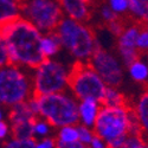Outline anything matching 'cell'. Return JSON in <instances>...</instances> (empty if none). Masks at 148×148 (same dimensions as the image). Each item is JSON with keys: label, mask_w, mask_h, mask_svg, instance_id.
<instances>
[{"label": "cell", "mask_w": 148, "mask_h": 148, "mask_svg": "<svg viewBox=\"0 0 148 148\" xmlns=\"http://www.w3.org/2000/svg\"><path fill=\"white\" fill-rule=\"evenodd\" d=\"M0 34L6 42L10 63L24 69H34L44 60L39 50L42 32L23 17L0 25Z\"/></svg>", "instance_id": "obj_1"}, {"label": "cell", "mask_w": 148, "mask_h": 148, "mask_svg": "<svg viewBox=\"0 0 148 148\" xmlns=\"http://www.w3.org/2000/svg\"><path fill=\"white\" fill-rule=\"evenodd\" d=\"M55 32L62 43V47L75 62H89L96 49L101 45L94 29L87 23L63 17Z\"/></svg>", "instance_id": "obj_2"}, {"label": "cell", "mask_w": 148, "mask_h": 148, "mask_svg": "<svg viewBox=\"0 0 148 148\" xmlns=\"http://www.w3.org/2000/svg\"><path fill=\"white\" fill-rule=\"evenodd\" d=\"M39 116L49 121L55 129L78 125V100L69 90L38 96Z\"/></svg>", "instance_id": "obj_3"}, {"label": "cell", "mask_w": 148, "mask_h": 148, "mask_svg": "<svg viewBox=\"0 0 148 148\" xmlns=\"http://www.w3.org/2000/svg\"><path fill=\"white\" fill-rule=\"evenodd\" d=\"M71 65L55 58H46L32 69L31 79L33 95L43 96L68 90Z\"/></svg>", "instance_id": "obj_4"}, {"label": "cell", "mask_w": 148, "mask_h": 148, "mask_svg": "<svg viewBox=\"0 0 148 148\" xmlns=\"http://www.w3.org/2000/svg\"><path fill=\"white\" fill-rule=\"evenodd\" d=\"M25 70L11 63L0 68V100L3 106L10 108L27 101L33 95L32 79Z\"/></svg>", "instance_id": "obj_5"}, {"label": "cell", "mask_w": 148, "mask_h": 148, "mask_svg": "<svg viewBox=\"0 0 148 148\" xmlns=\"http://www.w3.org/2000/svg\"><path fill=\"white\" fill-rule=\"evenodd\" d=\"M107 87L88 62H73L71 64L68 90L78 101L96 100L101 102Z\"/></svg>", "instance_id": "obj_6"}, {"label": "cell", "mask_w": 148, "mask_h": 148, "mask_svg": "<svg viewBox=\"0 0 148 148\" xmlns=\"http://www.w3.org/2000/svg\"><path fill=\"white\" fill-rule=\"evenodd\" d=\"M132 116L133 109L130 104L122 107L102 106L95 122L94 132L104 139L107 143L116 138L127 136L129 134Z\"/></svg>", "instance_id": "obj_7"}, {"label": "cell", "mask_w": 148, "mask_h": 148, "mask_svg": "<svg viewBox=\"0 0 148 148\" xmlns=\"http://www.w3.org/2000/svg\"><path fill=\"white\" fill-rule=\"evenodd\" d=\"M20 5V17L25 18L42 33L52 32L64 13L58 0H23Z\"/></svg>", "instance_id": "obj_8"}, {"label": "cell", "mask_w": 148, "mask_h": 148, "mask_svg": "<svg viewBox=\"0 0 148 148\" xmlns=\"http://www.w3.org/2000/svg\"><path fill=\"white\" fill-rule=\"evenodd\" d=\"M88 63L98 73L108 87H120L123 82V63L117 55L100 45Z\"/></svg>", "instance_id": "obj_9"}, {"label": "cell", "mask_w": 148, "mask_h": 148, "mask_svg": "<svg viewBox=\"0 0 148 148\" xmlns=\"http://www.w3.org/2000/svg\"><path fill=\"white\" fill-rule=\"evenodd\" d=\"M141 27V24L132 20L129 24H126L123 31L116 37L117 56L126 68L140 58V52L136 50V39Z\"/></svg>", "instance_id": "obj_10"}, {"label": "cell", "mask_w": 148, "mask_h": 148, "mask_svg": "<svg viewBox=\"0 0 148 148\" xmlns=\"http://www.w3.org/2000/svg\"><path fill=\"white\" fill-rule=\"evenodd\" d=\"M65 17L88 23L92 14V0H58Z\"/></svg>", "instance_id": "obj_11"}, {"label": "cell", "mask_w": 148, "mask_h": 148, "mask_svg": "<svg viewBox=\"0 0 148 148\" xmlns=\"http://www.w3.org/2000/svg\"><path fill=\"white\" fill-rule=\"evenodd\" d=\"M102 103L96 100L78 101V123L85 127L94 128Z\"/></svg>", "instance_id": "obj_12"}, {"label": "cell", "mask_w": 148, "mask_h": 148, "mask_svg": "<svg viewBox=\"0 0 148 148\" xmlns=\"http://www.w3.org/2000/svg\"><path fill=\"white\" fill-rule=\"evenodd\" d=\"M132 109L139 122L141 134L148 141V89L139 95V97L133 103Z\"/></svg>", "instance_id": "obj_13"}, {"label": "cell", "mask_w": 148, "mask_h": 148, "mask_svg": "<svg viewBox=\"0 0 148 148\" xmlns=\"http://www.w3.org/2000/svg\"><path fill=\"white\" fill-rule=\"evenodd\" d=\"M62 43L55 31L43 33L39 40V50L44 59L56 57L62 50Z\"/></svg>", "instance_id": "obj_14"}, {"label": "cell", "mask_w": 148, "mask_h": 148, "mask_svg": "<svg viewBox=\"0 0 148 148\" xmlns=\"http://www.w3.org/2000/svg\"><path fill=\"white\" fill-rule=\"evenodd\" d=\"M8 117H10V125L13 126L23 122L33 121L37 116H34V114L31 112V109L27 104V101H25L10 107Z\"/></svg>", "instance_id": "obj_15"}, {"label": "cell", "mask_w": 148, "mask_h": 148, "mask_svg": "<svg viewBox=\"0 0 148 148\" xmlns=\"http://www.w3.org/2000/svg\"><path fill=\"white\" fill-rule=\"evenodd\" d=\"M127 16L133 21L145 25L148 21V0H129Z\"/></svg>", "instance_id": "obj_16"}, {"label": "cell", "mask_w": 148, "mask_h": 148, "mask_svg": "<svg viewBox=\"0 0 148 148\" xmlns=\"http://www.w3.org/2000/svg\"><path fill=\"white\" fill-rule=\"evenodd\" d=\"M127 72L130 79L139 84H147L148 82V63L140 57L127 66Z\"/></svg>", "instance_id": "obj_17"}, {"label": "cell", "mask_w": 148, "mask_h": 148, "mask_svg": "<svg viewBox=\"0 0 148 148\" xmlns=\"http://www.w3.org/2000/svg\"><path fill=\"white\" fill-rule=\"evenodd\" d=\"M101 103L106 107H122L129 104L127 97L120 91L119 87H107Z\"/></svg>", "instance_id": "obj_18"}, {"label": "cell", "mask_w": 148, "mask_h": 148, "mask_svg": "<svg viewBox=\"0 0 148 148\" xmlns=\"http://www.w3.org/2000/svg\"><path fill=\"white\" fill-rule=\"evenodd\" d=\"M20 17V5L12 0H0V25Z\"/></svg>", "instance_id": "obj_19"}, {"label": "cell", "mask_w": 148, "mask_h": 148, "mask_svg": "<svg viewBox=\"0 0 148 148\" xmlns=\"http://www.w3.org/2000/svg\"><path fill=\"white\" fill-rule=\"evenodd\" d=\"M56 141L63 142V143H70L78 141V128L77 125H69L56 129L55 134Z\"/></svg>", "instance_id": "obj_20"}, {"label": "cell", "mask_w": 148, "mask_h": 148, "mask_svg": "<svg viewBox=\"0 0 148 148\" xmlns=\"http://www.w3.org/2000/svg\"><path fill=\"white\" fill-rule=\"evenodd\" d=\"M53 129L55 128L51 123L40 116L36 117L33 121V138L36 140L51 136Z\"/></svg>", "instance_id": "obj_21"}, {"label": "cell", "mask_w": 148, "mask_h": 148, "mask_svg": "<svg viewBox=\"0 0 148 148\" xmlns=\"http://www.w3.org/2000/svg\"><path fill=\"white\" fill-rule=\"evenodd\" d=\"M34 121V120H33ZM33 121L23 122L11 126V135L17 139H31L33 138Z\"/></svg>", "instance_id": "obj_22"}, {"label": "cell", "mask_w": 148, "mask_h": 148, "mask_svg": "<svg viewBox=\"0 0 148 148\" xmlns=\"http://www.w3.org/2000/svg\"><path fill=\"white\" fill-rule=\"evenodd\" d=\"M148 141L142 134H128V136L121 148H146Z\"/></svg>", "instance_id": "obj_23"}, {"label": "cell", "mask_w": 148, "mask_h": 148, "mask_svg": "<svg viewBox=\"0 0 148 148\" xmlns=\"http://www.w3.org/2000/svg\"><path fill=\"white\" fill-rule=\"evenodd\" d=\"M36 146V139H17V138H10L5 143L3 148H34Z\"/></svg>", "instance_id": "obj_24"}, {"label": "cell", "mask_w": 148, "mask_h": 148, "mask_svg": "<svg viewBox=\"0 0 148 148\" xmlns=\"http://www.w3.org/2000/svg\"><path fill=\"white\" fill-rule=\"evenodd\" d=\"M106 4L112 8L120 18H123L128 14L129 0H107Z\"/></svg>", "instance_id": "obj_25"}, {"label": "cell", "mask_w": 148, "mask_h": 148, "mask_svg": "<svg viewBox=\"0 0 148 148\" xmlns=\"http://www.w3.org/2000/svg\"><path fill=\"white\" fill-rule=\"evenodd\" d=\"M136 50L141 53H147L148 52V30L142 25L138 39H136Z\"/></svg>", "instance_id": "obj_26"}, {"label": "cell", "mask_w": 148, "mask_h": 148, "mask_svg": "<svg viewBox=\"0 0 148 148\" xmlns=\"http://www.w3.org/2000/svg\"><path fill=\"white\" fill-rule=\"evenodd\" d=\"M77 128H78V141H81L82 143L84 145H89L92 140V138L95 136V132H94V128H90V127H85L83 125H77Z\"/></svg>", "instance_id": "obj_27"}, {"label": "cell", "mask_w": 148, "mask_h": 148, "mask_svg": "<svg viewBox=\"0 0 148 148\" xmlns=\"http://www.w3.org/2000/svg\"><path fill=\"white\" fill-rule=\"evenodd\" d=\"M98 14H100V17H101V19H102V21L106 24L108 23H110V21H114V20H116L117 18H120L115 12L110 8L107 4H103L101 7H100V12H98Z\"/></svg>", "instance_id": "obj_28"}, {"label": "cell", "mask_w": 148, "mask_h": 148, "mask_svg": "<svg viewBox=\"0 0 148 148\" xmlns=\"http://www.w3.org/2000/svg\"><path fill=\"white\" fill-rule=\"evenodd\" d=\"M125 26H126V23H125V20H123L122 18H117L116 20L110 21V23L107 24L108 31L112 33V34H114L115 37H117V36L123 31Z\"/></svg>", "instance_id": "obj_29"}, {"label": "cell", "mask_w": 148, "mask_h": 148, "mask_svg": "<svg viewBox=\"0 0 148 148\" xmlns=\"http://www.w3.org/2000/svg\"><path fill=\"white\" fill-rule=\"evenodd\" d=\"M10 64V55H8V49L6 45V42L4 37L0 34V68Z\"/></svg>", "instance_id": "obj_30"}, {"label": "cell", "mask_w": 148, "mask_h": 148, "mask_svg": "<svg viewBox=\"0 0 148 148\" xmlns=\"http://www.w3.org/2000/svg\"><path fill=\"white\" fill-rule=\"evenodd\" d=\"M34 148H56V138L47 136V138L36 140Z\"/></svg>", "instance_id": "obj_31"}, {"label": "cell", "mask_w": 148, "mask_h": 148, "mask_svg": "<svg viewBox=\"0 0 148 148\" xmlns=\"http://www.w3.org/2000/svg\"><path fill=\"white\" fill-rule=\"evenodd\" d=\"M27 104L31 109V112L34 114V116L38 117L39 116V98H38V96L32 95L27 100Z\"/></svg>", "instance_id": "obj_32"}, {"label": "cell", "mask_w": 148, "mask_h": 148, "mask_svg": "<svg viewBox=\"0 0 148 148\" xmlns=\"http://www.w3.org/2000/svg\"><path fill=\"white\" fill-rule=\"evenodd\" d=\"M11 135V125L4 120L0 121V141L7 140L8 136Z\"/></svg>", "instance_id": "obj_33"}, {"label": "cell", "mask_w": 148, "mask_h": 148, "mask_svg": "<svg viewBox=\"0 0 148 148\" xmlns=\"http://www.w3.org/2000/svg\"><path fill=\"white\" fill-rule=\"evenodd\" d=\"M89 148H108V143L104 139H102L101 136L95 134V136L92 138L91 142L88 145Z\"/></svg>", "instance_id": "obj_34"}, {"label": "cell", "mask_w": 148, "mask_h": 148, "mask_svg": "<svg viewBox=\"0 0 148 148\" xmlns=\"http://www.w3.org/2000/svg\"><path fill=\"white\" fill-rule=\"evenodd\" d=\"M56 148H89V146L82 143L81 141L70 142V143H63L56 141Z\"/></svg>", "instance_id": "obj_35"}, {"label": "cell", "mask_w": 148, "mask_h": 148, "mask_svg": "<svg viewBox=\"0 0 148 148\" xmlns=\"http://www.w3.org/2000/svg\"><path fill=\"white\" fill-rule=\"evenodd\" d=\"M128 136V135H127ZM127 136H120V138H116L114 140H112L110 142H108V148H121L122 145L125 143Z\"/></svg>", "instance_id": "obj_36"}, {"label": "cell", "mask_w": 148, "mask_h": 148, "mask_svg": "<svg viewBox=\"0 0 148 148\" xmlns=\"http://www.w3.org/2000/svg\"><path fill=\"white\" fill-rule=\"evenodd\" d=\"M4 120V112L1 110V108H0V121Z\"/></svg>", "instance_id": "obj_37"}, {"label": "cell", "mask_w": 148, "mask_h": 148, "mask_svg": "<svg viewBox=\"0 0 148 148\" xmlns=\"http://www.w3.org/2000/svg\"><path fill=\"white\" fill-rule=\"evenodd\" d=\"M12 1H16V3H18V4H20V3L23 1V0H12Z\"/></svg>", "instance_id": "obj_38"}, {"label": "cell", "mask_w": 148, "mask_h": 148, "mask_svg": "<svg viewBox=\"0 0 148 148\" xmlns=\"http://www.w3.org/2000/svg\"><path fill=\"white\" fill-rule=\"evenodd\" d=\"M143 26H145V27H146V29H147V30H148V21H147V23H146V24H145V25H143Z\"/></svg>", "instance_id": "obj_39"}, {"label": "cell", "mask_w": 148, "mask_h": 148, "mask_svg": "<svg viewBox=\"0 0 148 148\" xmlns=\"http://www.w3.org/2000/svg\"><path fill=\"white\" fill-rule=\"evenodd\" d=\"M3 106V102H1V100H0V107H1Z\"/></svg>", "instance_id": "obj_40"}, {"label": "cell", "mask_w": 148, "mask_h": 148, "mask_svg": "<svg viewBox=\"0 0 148 148\" xmlns=\"http://www.w3.org/2000/svg\"><path fill=\"white\" fill-rule=\"evenodd\" d=\"M146 148H148V146H147V147H146Z\"/></svg>", "instance_id": "obj_41"}, {"label": "cell", "mask_w": 148, "mask_h": 148, "mask_svg": "<svg viewBox=\"0 0 148 148\" xmlns=\"http://www.w3.org/2000/svg\"><path fill=\"white\" fill-rule=\"evenodd\" d=\"M147 84H148V82H147Z\"/></svg>", "instance_id": "obj_42"}]
</instances>
